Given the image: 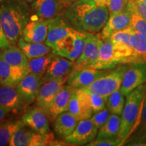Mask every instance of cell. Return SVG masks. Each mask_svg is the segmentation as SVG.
<instances>
[{
    "label": "cell",
    "mask_w": 146,
    "mask_h": 146,
    "mask_svg": "<svg viewBox=\"0 0 146 146\" xmlns=\"http://www.w3.org/2000/svg\"><path fill=\"white\" fill-rule=\"evenodd\" d=\"M63 16L75 30L97 33L106 25L110 13L106 5L94 0H77L65 9Z\"/></svg>",
    "instance_id": "1"
},
{
    "label": "cell",
    "mask_w": 146,
    "mask_h": 146,
    "mask_svg": "<svg viewBox=\"0 0 146 146\" xmlns=\"http://www.w3.org/2000/svg\"><path fill=\"white\" fill-rule=\"evenodd\" d=\"M31 16V8L24 0L0 2V21L10 44L16 45Z\"/></svg>",
    "instance_id": "2"
},
{
    "label": "cell",
    "mask_w": 146,
    "mask_h": 146,
    "mask_svg": "<svg viewBox=\"0 0 146 146\" xmlns=\"http://www.w3.org/2000/svg\"><path fill=\"white\" fill-rule=\"evenodd\" d=\"M146 93V85L143 84L126 96L125 104L120 117V126L118 138L121 145L127 139L133 126L138 120Z\"/></svg>",
    "instance_id": "3"
},
{
    "label": "cell",
    "mask_w": 146,
    "mask_h": 146,
    "mask_svg": "<svg viewBox=\"0 0 146 146\" xmlns=\"http://www.w3.org/2000/svg\"><path fill=\"white\" fill-rule=\"evenodd\" d=\"M128 66L127 64L118 65L98 78L90 85L80 89L87 93H96L107 100L112 93L120 88Z\"/></svg>",
    "instance_id": "4"
},
{
    "label": "cell",
    "mask_w": 146,
    "mask_h": 146,
    "mask_svg": "<svg viewBox=\"0 0 146 146\" xmlns=\"http://www.w3.org/2000/svg\"><path fill=\"white\" fill-rule=\"evenodd\" d=\"M88 33L74 29L70 34L55 44L52 52L72 62L76 61L83 52Z\"/></svg>",
    "instance_id": "5"
},
{
    "label": "cell",
    "mask_w": 146,
    "mask_h": 146,
    "mask_svg": "<svg viewBox=\"0 0 146 146\" xmlns=\"http://www.w3.org/2000/svg\"><path fill=\"white\" fill-rule=\"evenodd\" d=\"M129 57L115 45L110 39H102L99 56L91 67L100 70H108L123 64H129Z\"/></svg>",
    "instance_id": "6"
},
{
    "label": "cell",
    "mask_w": 146,
    "mask_h": 146,
    "mask_svg": "<svg viewBox=\"0 0 146 146\" xmlns=\"http://www.w3.org/2000/svg\"><path fill=\"white\" fill-rule=\"evenodd\" d=\"M55 137L52 132L45 134L37 133L27 126L18 129L12 135L9 142L10 146L52 145Z\"/></svg>",
    "instance_id": "7"
},
{
    "label": "cell",
    "mask_w": 146,
    "mask_h": 146,
    "mask_svg": "<svg viewBox=\"0 0 146 146\" xmlns=\"http://www.w3.org/2000/svg\"><path fill=\"white\" fill-rule=\"evenodd\" d=\"M145 81L146 63H130L124 74L120 91L124 96H127L135 89L145 83Z\"/></svg>",
    "instance_id": "8"
},
{
    "label": "cell",
    "mask_w": 146,
    "mask_h": 146,
    "mask_svg": "<svg viewBox=\"0 0 146 146\" xmlns=\"http://www.w3.org/2000/svg\"><path fill=\"white\" fill-rule=\"evenodd\" d=\"M102 42V39L100 35L89 33L83 52L77 60L74 62L72 70H81L92 66L99 56L100 47Z\"/></svg>",
    "instance_id": "9"
},
{
    "label": "cell",
    "mask_w": 146,
    "mask_h": 146,
    "mask_svg": "<svg viewBox=\"0 0 146 146\" xmlns=\"http://www.w3.org/2000/svg\"><path fill=\"white\" fill-rule=\"evenodd\" d=\"M99 129L89 119L81 120L78 122L74 130L63 139L69 145H87L96 138Z\"/></svg>",
    "instance_id": "10"
},
{
    "label": "cell",
    "mask_w": 146,
    "mask_h": 146,
    "mask_svg": "<svg viewBox=\"0 0 146 146\" xmlns=\"http://www.w3.org/2000/svg\"><path fill=\"white\" fill-rule=\"evenodd\" d=\"M27 106L16 87L0 86V106L15 116L23 115L27 110Z\"/></svg>",
    "instance_id": "11"
},
{
    "label": "cell",
    "mask_w": 146,
    "mask_h": 146,
    "mask_svg": "<svg viewBox=\"0 0 146 146\" xmlns=\"http://www.w3.org/2000/svg\"><path fill=\"white\" fill-rule=\"evenodd\" d=\"M68 5L62 0H35L31 3V14L45 21H50L64 11Z\"/></svg>",
    "instance_id": "12"
},
{
    "label": "cell",
    "mask_w": 146,
    "mask_h": 146,
    "mask_svg": "<svg viewBox=\"0 0 146 146\" xmlns=\"http://www.w3.org/2000/svg\"><path fill=\"white\" fill-rule=\"evenodd\" d=\"M21 119L24 125L36 132L41 134L50 132V121L47 112L39 106L27 109L22 115Z\"/></svg>",
    "instance_id": "13"
},
{
    "label": "cell",
    "mask_w": 146,
    "mask_h": 146,
    "mask_svg": "<svg viewBox=\"0 0 146 146\" xmlns=\"http://www.w3.org/2000/svg\"><path fill=\"white\" fill-rule=\"evenodd\" d=\"M41 75L29 72L16 86L19 94L27 104L30 105L35 102L42 85Z\"/></svg>",
    "instance_id": "14"
},
{
    "label": "cell",
    "mask_w": 146,
    "mask_h": 146,
    "mask_svg": "<svg viewBox=\"0 0 146 146\" xmlns=\"http://www.w3.org/2000/svg\"><path fill=\"white\" fill-rule=\"evenodd\" d=\"M68 76L56 78L42 84L36 97V105L47 112L51 104L60 89L67 83Z\"/></svg>",
    "instance_id": "15"
},
{
    "label": "cell",
    "mask_w": 146,
    "mask_h": 146,
    "mask_svg": "<svg viewBox=\"0 0 146 146\" xmlns=\"http://www.w3.org/2000/svg\"><path fill=\"white\" fill-rule=\"evenodd\" d=\"M67 111L79 121L89 119L94 114L89 103L88 94L80 89H76L71 96Z\"/></svg>",
    "instance_id": "16"
},
{
    "label": "cell",
    "mask_w": 146,
    "mask_h": 146,
    "mask_svg": "<svg viewBox=\"0 0 146 146\" xmlns=\"http://www.w3.org/2000/svg\"><path fill=\"white\" fill-rule=\"evenodd\" d=\"M49 23V21L40 19L31 14L29 23L24 29L21 37L30 43L45 42L48 33Z\"/></svg>",
    "instance_id": "17"
},
{
    "label": "cell",
    "mask_w": 146,
    "mask_h": 146,
    "mask_svg": "<svg viewBox=\"0 0 146 146\" xmlns=\"http://www.w3.org/2000/svg\"><path fill=\"white\" fill-rule=\"evenodd\" d=\"M106 72V70H100L91 66L81 70H72L68 76L67 84L75 89L84 88Z\"/></svg>",
    "instance_id": "18"
},
{
    "label": "cell",
    "mask_w": 146,
    "mask_h": 146,
    "mask_svg": "<svg viewBox=\"0 0 146 146\" xmlns=\"http://www.w3.org/2000/svg\"><path fill=\"white\" fill-rule=\"evenodd\" d=\"M74 29L64 17L63 14H60L49 23L48 33L45 43L53 48L58 41L70 34Z\"/></svg>",
    "instance_id": "19"
},
{
    "label": "cell",
    "mask_w": 146,
    "mask_h": 146,
    "mask_svg": "<svg viewBox=\"0 0 146 146\" xmlns=\"http://www.w3.org/2000/svg\"><path fill=\"white\" fill-rule=\"evenodd\" d=\"M132 12L127 8L119 13L110 16L106 25L100 34L102 39H106L114 33L131 27Z\"/></svg>",
    "instance_id": "20"
},
{
    "label": "cell",
    "mask_w": 146,
    "mask_h": 146,
    "mask_svg": "<svg viewBox=\"0 0 146 146\" xmlns=\"http://www.w3.org/2000/svg\"><path fill=\"white\" fill-rule=\"evenodd\" d=\"M75 90V88L66 84L58 91L47 112L51 123H54L60 114L68 110L71 96Z\"/></svg>",
    "instance_id": "21"
},
{
    "label": "cell",
    "mask_w": 146,
    "mask_h": 146,
    "mask_svg": "<svg viewBox=\"0 0 146 146\" xmlns=\"http://www.w3.org/2000/svg\"><path fill=\"white\" fill-rule=\"evenodd\" d=\"M74 67V62L56 55L48 68L42 76V83L56 78L68 76Z\"/></svg>",
    "instance_id": "22"
},
{
    "label": "cell",
    "mask_w": 146,
    "mask_h": 146,
    "mask_svg": "<svg viewBox=\"0 0 146 146\" xmlns=\"http://www.w3.org/2000/svg\"><path fill=\"white\" fill-rule=\"evenodd\" d=\"M27 74L25 70L9 64L0 54V86L16 87Z\"/></svg>",
    "instance_id": "23"
},
{
    "label": "cell",
    "mask_w": 146,
    "mask_h": 146,
    "mask_svg": "<svg viewBox=\"0 0 146 146\" xmlns=\"http://www.w3.org/2000/svg\"><path fill=\"white\" fill-rule=\"evenodd\" d=\"M78 120L68 111L60 114L53 123V129L56 135L64 139L69 135L77 126Z\"/></svg>",
    "instance_id": "24"
},
{
    "label": "cell",
    "mask_w": 146,
    "mask_h": 146,
    "mask_svg": "<svg viewBox=\"0 0 146 146\" xmlns=\"http://www.w3.org/2000/svg\"><path fill=\"white\" fill-rule=\"evenodd\" d=\"M0 54L9 64L29 73V59L19 47L10 44L4 50H0Z\"/></svg>",
    "instance_id": "25"
},
{
    "label": "cell",
    "mask_w": 146,
    "mask_h": 146,
    "mask_svg": "<svg viewBox=\"0 0 146 146\" xmlns=\"http://www.w3.org/2000/svg\"><path fill=\"white\" fill-rule=\"evenodd\" d=\"M18 46L23 50L29 60L45 56L52 52V48L43 43H30L25 41L23 37L18 41Z\"/></svg>",
    "instance_id": "26"
},
{
    "label": "cell",
    "mask_w": 146,
    "mask_h": 146,
    "mask_svg": "<svg viewBox=\"0 0 146 146\" xmlns=\"http://www.w3.org/2000/svg\"><path fill=\"white\" fill-rule=\"evenodd\" d=\"M133 32V29L129 27L114 33L108 38L115 45H116L127 55L129 59L133 54V45L131 41Z\"/></svg>",
    "instance_id": "27"
},
{
    "label": "cell",
    "mask_w": 146,
    "mask_h": 146,
    "mask_svg": "<svg viewBox=\"0 0 146 146\" xmlns=\"http://www.w3.org/2000/svg\"><path fill=\"white\" fill-rule=\"evenodd\" d=\"M131 41L133 54L129 59V64L135 62L146 63V38L141 34L133 31Z\"/></svg>",
    "instance_id": "28"
},
{
    "label": "cell",
    "mask_w": 146,
    "mask_h": 146,
    "mask_svg": "<svg viewBox=\"0 0 146 146\" xmlns=\"http://www.w3.org/2000/svg\"><path fill=\"white\" fill-rule=\"evenodd\" d=\"M120 126V115L111 114L106 123L98 130L96 139L118 137Z\"/></svg>",
    "instance_id": "29"
},
{
    "label": "cell",
    "mask_w": 146,
    "mask_h": 146,
    "mask_svg": "<svg viewBox=\"0 0 146 146\" xmlns=\"http://www.w3.org/2000/svg\"><path fill=\"white\" fill-rule=\"evenodd\" d=\"M23 126L21 119H5L0 123V146L9 145L12 135Z\"/></svg>",
    "instance_id": "30"
},
{
    "label": "cell",
    "mask_w": 146,
    "mask_h": 146,
    "mask_svg": "<svg viewBox=\"0 0 146 146\" xmlns=\"http://www.w3.org/2000/svg\"><path fill=\"white\" fill-rule=\"evenodd\" d=\"M56 54L52 52L45 56L29 60V72L43 76Z\"/></svg>",
    "instance_id": "31"
},
{
    "label": "cell",
    "mask_w": 146,
    "mask_h": 146,
    "mask_svg": "<svg viewBox=\"0 0 146 146\" xmlns=\"http://www.w3.org/2000/svg\"><path fill=\"white\" fill-rule=\"evenodd\" d=\"M125 96L122 94L120 89L114 91L108 98L106 100L107 108L111 114L121 115L125 106Z\"/></svg>",
    "instance_id": "32"
},
{
    "label": "cell",
    "mask_w": 146,
    "mask_h": 146,
    "mask_svg": "<svg viewBox=\"0 0 146 146\" xmlns=\"http://www.w3.org/2000/svg\"><path fill=\"white\" fill-rule=\"evenodd\" d=\"M131 28L146 38V21L136 12H132Z\"/></svg>",
    "instance_id": "33"
},
{
    "label": "cell",
    "mask_w": 146,
    "mask_h": 146,
    "mask_svg": "<svg viewBox=\"0 0 146 146\" xmlns=\"http://www.w3.org/2000/svg\"><path fill=\"white\" fill-rule=\"evenodd\" d=\"M86 93L88 94L89 103L94 113L99 112L105 108L107 100L104 97L96 93Z\"/></svg>",
    "instance_id": "34"
},
{
    "label": "cell",
    "mask_w": 146,
    "mask_h": 146,
    "mask_svg": "<svg viewBox=\"0 0 146 146\" xmlns=\"http://www.w3.org/2000/svg\"><path fill=\"white\" fill-rule=\"evenodd\" d=\"M128 0H106L110 16L123 12L127 8Z\"/></svg>",
    "instance_id": "35"
},
{
    "label": "cell",
    "mask_w": 146,
    "mask_h": 146,
    "mask_svg": "<svg viewBox=\"0 0 146 146\" xmlns=\"http://www.w3.org/2000/svg\"><path fill=\"white\" fill-rule=\"evenodd\" d=\"M110 114L111 113L110 112L109 110L105 108L104 109L102 110L99 112L94 113V114H93L92 116L90 118V120L94 123V125L98 129H100L102 126L106 123Z\"/></svg>",
    "instance_id": "36"
},
{
    "label": "cell",
    "mask_w": 146,
    "mask_h": 146,
    "mask_svg": "<svg viewBox=\"0 0 146 146\" xmlns=\"http://www.w3.org/2000/svg\"><path fill=\"white\" fill-rule=\"evenodd\" d=\"M127 8L131 12H136L146 21V3L141 0H128Z\"/></svg>",
    "instance_id": "37"
},
{
    "label": "cell",
    "mask_w": 146,
    "mask_h": 146,
    "mask_svg": "<svg viewBox=\"0 0 146 146\" xmlns=\"http://www.w3.org/2000/svg\"><path fill=\"white\" fill-rule=\"evenodd\" d=\"M121 145V141L118 137L111 139H102L92 141L86 145L88 146H116Z\"/></svg>",
    "instance_id": "38"
},
{
    "label": "cell",
    "mask_w": 146,
    "mask_h": 146,
    "mask_svg": "<svg viewBox=\"0 0 146 146\" xmlns=\"http://www.w3.org/2000/svg\"><path fill=\"white\" fill-rule=\"evenodd\" d=\"M141 125H142V139L146 140V93L144 97L143 106L141 108Z\"/></svg>",
    "instance_id": "39"
},
{
    "label": "cell",
    "mask_w": 146,
    "mask_h": 146,
    "mask_svg": "<svg viewBox=\"0 0 146 146\" xmlns=\"http://www.w3.org/2000/svg\"><path fill=\"white\" fill-rule=\"evenodd\" d=\"M10 45V41H8L5 33L3 30L2 24L0 21V50H3L8 47Z\"/></svg>",
    "instance_id": "40"
},
{
    "label": "cell",
    "mask_w": 146,
    "mask_h": 146,
    "mask_svg": "<svg viewBox=\"0 0 146 146\" xmlns=\"http://www.w3.org/2000/svg\"><path fill=\"white\" fill-rule=\"evenodd\" d=\"M9 112L7 110L0 106V123H2L3 120L7 119V116H8Z\"/></svg>",
    "instance_id": "41"
},
{
    "label": "cell",
    "mask_w": 146,
    "mask_h": 146,
    "mask_svg": "<svg viewBox=\"0 0 146 146\" xmlns=\"http://www.w3.org/2000/svg\"><path fill=\"white\" fill-rule=\"evenodd\" d=\"M98 4L101 5H106V0H94Z\"/></svg>",
    "instance_id": "42"
},
{
    "label": "cell",
    "mask_w": 146,
    "mask_h": 146,
    "mask_svg": "<svg viewBox=\"0 0 146 146\" xmlns=\"http://www.w3.org/2000/svg\"><path fill=\"white\" fill-rule=\"evenodd\" d=\"M62 1L64 3H66V4L69 5L70 4H71L72 3L74 2V1H77V0H62Z\"/></svg>",
    "instance_id": "43"
},
{
    "label": "cell",
    "mask_w": 146,
    "mask_h": 146,
    "mask_svg": "<svg viewBox=\"0 0 146 146\" xmlns=\"http://www.w3.org/2000/svg\"><path fill=\"white\" fill-rule=\"evenodd\" d=\"M24 1H27V2H29V3H32L34 1H35V0H24Z\"/></svg>",
    "instance_id": "44"
},
{
    "label": "cell",
    "mask_w": 146,
    "mask_h": 146,
    "mask_svg": "<svg viewBox=\"0 0 146 146\" xmlns=\"http://www.w3.org/2000/svg\"><path fill=\"white\" fill-rule=\"evenodd\" d=\"M141 1H143V2L146 3V0H141Z\"/></svg>",
    "instance_id": "45"
},
{
    "label": "cell",
    "mask_w": 146,
    "mask_h": 146,
    "mask_svg": "<svg viewBox=\"0 0 146 146\" xmlns=\"http://www.w3.org/2000/svg\"><path fill=\"white\" fill-rule=\"evenodd\" d=\"M3 1V0H0V2H1V1Z\"/></svg>",
    "instance_id": "46"
},
{
    "label": "cell",
    "mask_w": 146,
    "mask_h": 146,
    "mask_svg": "<svg viewBox=\"0 0 146 146\" xmlns=\"http://www.w3.org/2000/svg\"></svg>",
    "instance_id": "47"
}]
</instances>
